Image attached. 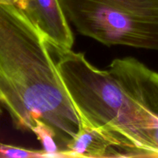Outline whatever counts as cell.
<instances>
[{"label":"cell","mask_w":158,"mask_h":158,"mask_svg":"<svg viewBox=\"0 0 158 158\" xmlns=\"http://www.w3.org/2000/svg\"><path fill=\"white\" fill-rule=\"evenodd\" d=\"M44 35L49 44L71 49L74 39L59 0H12Z\"/></svg>","instance_id":"cell-5"},{"label":"cell","mask_w":158,"mask_h":158,"mask_svg":"<svg viewBox=\"0 0 158 158\" xmlns=\"http://www.w3.org/2000/svg\"><path fill=\"white\" fill-rule=\"evenodd\" d=\"M0 105L16 129L46 123L63 152L81 128L44 35L12 0H0Z\"/></svg>","instance_id":"cell-1"},{"label":"cell","mask_w":158,"mask_h":158,"mask_svg":"<svg viewBox=\"0 0 158 158\" xmlns=\"http://www.w3.org/2000/svg\"><path fill=\"white\" fill-rule=\"evenodd\" d=\"M0 157H49V156L43 149L40 151L29 150L0 142Z\"/></svg>","instance_id":"cell-8"},{"label":"cell","mask_w":158,"mask_h":158,"mask_svg":"<svg viewBox=\"0 0 158 158\" xmlns=\"http://www.w3.org/2000/svg\"><path fill=\"white\" fill-rule=\"evenodd\" d=\"M32 132L36 136L39 141L43 145V150L49 154V157H64L56 142L54 132L46 123L39 122Z\"/></svg>","instance_id":"cell-7"},{"label":"cell","mask_w":158,"mask_h":158,"mask_svg":"<svg viewBox=\"0 0 158 158\" xmlns=\"http://www.w3.org/2000/svg\"><path fill=\"white\" fill-rule=\"evenodd\" d=\"M47 46L81 123L109 136L129 157H158L148 113L118 80L90 64L82 52L48 43Z\"/></svg>","instance_id":"cell-2"},{"label":"cell","mask_w":158,"mask_h":158,"mask_svg":"<svg viewBox=\"0 0 158 158\" xmlns=\"http://www.w3.org/2000/svg\"><path fill=\"white\" fill-rule=\"evenodd\" d=\"M64 154L66 157H129L123 147L109 136L82 123Z\"/></svg>","instance_id":"cell-6"},{"label":"cell","mask_w":158,"mask_h":158,"mask_svg":"<svg viewBox=\"0 0 158 158\" xmlns=\"http://www.w3.org/2000/svg\"><path fill=\"white\" fill-rule=\"evenodd\" d=\"M2 113H3V110H2V106L0 105V117H1L2 115Z\"/></svg>","instance_id":"cell-9"},{"label":"cell","mask_w":158,"mask_h":158,"mask_svg":"<svg viewBox=\"0 0 158 158\" xmlns=\"http://www.w3.org/2000/svg\"><path fill=\"white\" fill-rule=\"evenodd\" d=\"M107 70L148 113L150 137L158 155V72L133 57L116 59Z\"/></svg>","instance_id":"cell-4"},{"label":"cell","mask_w":158,"mask_h":158,"mask_svg":"<svg viewBox=\"0 0 158 158\" xmlns=\"http://www.w3.org/2000/svg\"><path fill=\"white\" fill-rule=\"evenodd\" d=\"M82 35L106 46L158 50V0H59Z\"/></svg>","instance_id":"cell-3"}]
</instances>
